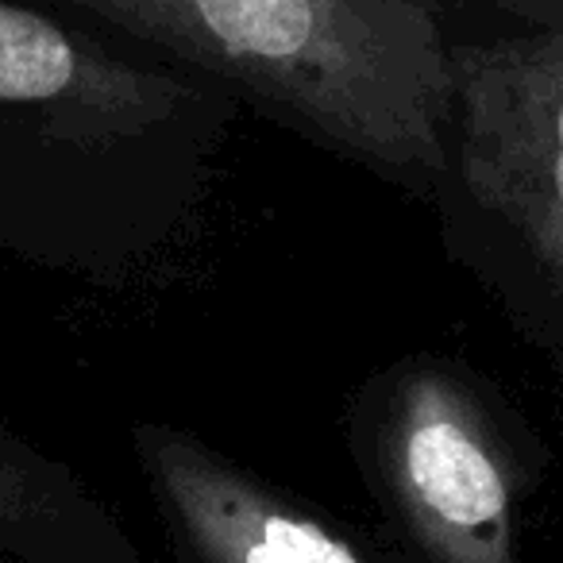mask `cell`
Segmentation results:
<instances>
[{
	"mask_svg": "<svg viewBox=\"0 0 563 563\" xmlns=\"http://www.w3.org/2000/svg\"><path fill=\"white\" fill-rule=\"evenodd\" d=\"M240 117L224 86L43 0H0V247L124 286L189 235Z\"/></svg>",
	"mask_w": 563,
	"mask_h": 563,
	"instance_id": "obj_1",
	"label": "cell"
},
{
	"mask_svg": "<svg viewBox=\"0 0 563 563\" xmlns=\"http://www.w3.org/2000/svg\"><path fill=\"white\" fill-rule=\"evenodd\" d=\"M401 189L448 178L440 0H43Z\"/></svg>",
	"mask_w": 563,
	"mask_h": 563,
	"instance_id": "obj_2",
	"label": "cell"
},
{
	"mask_svg": "<svg viewBox=\"0 0 563 563\" xmlns=\"http://www.w3.org/2000/svg\"><path fill=\"white\" fill-rule=\"evenodd\" d=\"M440 24L448 174L563 313V0H440Z\"/></svg>",
	"mask_w": 563,
	"mask_h": 563,
	"instance_id": "obj_3",
	"label": "cell"
},
{
	"mask_svg": "<svg viewBox=\"0 0 563 563\" xmlns=\"http://www.w3.org/2000/svg\"><path fill=\"white\" fill-rule=\"evenodd\" d=\"M378 463L432 563H517L509 463L463 378L437 367L401 378L378 429Z\"/></svg>",
	"mask_w": 563,
	"mask_h": 563,
	"instance_id": "obj_4",
	"label": "cell"
},
{
	"mask_svg": "<svg viewBox=\"0 0 563 563\" xmlns=\"http://www.w3.org/2000/svg\"><path fill=\"white\" fill-rule=\"evenodd\" d=\"M181 563H367L344 537L166 424L135 432Z\"/></svg>",
	"mask_w": 563,
	"mask_h": 563,
	"instance_id": "obj_5",
	"label": "cell"
},
{
	"mask_svg": "<svg viewBox=\"0 0 563 563\" xmlns=\"http://www.w3.org/2000/svg\"><path fill=\"white\" fill-rule=\"evenodd\" d=\"M101 544H124L117 525L70 483V475L0 432V552L12 560H101Z\"/></svg>",
	"mask_w": 563,
	"mask_h": 563,
	"instance_id": "obj_6",
	"label": "cell"
}]
</instances>
